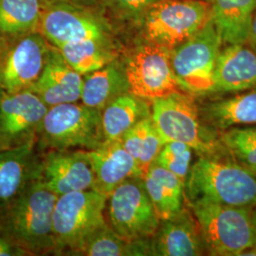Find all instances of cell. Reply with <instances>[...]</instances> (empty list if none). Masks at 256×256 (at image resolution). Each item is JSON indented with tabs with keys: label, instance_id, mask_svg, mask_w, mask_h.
I'll use <instances>...</instances> for the list:
<instances>
[{
	"label": "cell",
	"instance_id": "cell-27",
	"mask_svg": "<svg viewBox=\"0 0 256 256\" xmlns=\"http://www.w3.org/2000/svg\"><path fill=\"white\" fill-rule=\"evenodd\" d=\"M41 0H0V36L38 32Z\"/></svg>",
	"mask_w": 256,
	"mask_h": 256
},
{
	"label": "cell",
	"instance_id": "cell-11",
	"mask_svg": "<svg viewBox=\"0 0 256 256\" xmlns=\"http://www.w3.org/2000/svg\"><path fill=\"white\" fill-rule=\"evenodd\" d=\"M222 45L223 41L210 18L196 34L171 50L173 70L182 90L194 93L212 92Z\"/></svg>",
	"mask_w": 256,
	"mask_h": 256
},
{
	"label": "cell",
	"instance_id": "cell-32",
	"mask_svg": "<svg viewBox=\"0 0 256 256\" xmlns=\"http://www.w3.org/2000/svg\"><path fill=\"white\" fill-rule=\"evenodd\" d=\"M27 252L0 230V256H28Z\"/></svg>",
	"mask_w": 256,
	"mask_h": 256
},
{
	"label": "cell",
	"instance_id": "cell-35",
	"mask_svg": "<svg viewBox=\"0 0 256 256\" xmlns=\"http://www.w3.org/2000/svg\"><path fill=\"white\" fill-rule=\"evenodd\" d=\"M252 223H254V248H256V207L252 208Z\"/></svg>",
	"mask_w": 256,
	"mask_h": 256
},
{
	"label": "cell",
	"instance_id": "cell-20",
	"mask_svg": "<svg viewBox=\"0 0 256 256\" xmlns=\"http://www.w3.org/2000/svg\"><path fill=\"white\" fill-rule=\"evenodd\" d=\"M202 119L216 131L256 124V86L232 96L205 104Z\"/></svg>",
	"mask_w": 256,
	"mask_h": 256
},
{
	"label": "cell",
	"instance_id": "cell-25",
	"mask_svg": "<svg viewBox=\"0 0 256 256\" xmlns=\"http://www.w3.org/2000/svg\"><path fill=\"white\" fill-rule=\"evenodd\" d=\"M74 256H154V252L152 238L128 241L106 223L86 238Z\"/></svg>",
	"mask_w": 256,
	"mask_h": 256
},
{
	"label": "cell",
	"instance_id": "cell-19",
	"mask_svg": "<svg viewBox=\"0 0 256 256\" xmlns=\"http://www.w3.org/2000/svg\"><path fill=\"white\" fill-rule=\"evenodd\" d=\"M40 155L36 142L0 150V210L39 178Z\"/></svg>",
	"mask_w": 256,
	"mask_h": 256
},
{
	"label": "cell",
	"instance_id": "cell-16",
	"mask_svg": "<svg viewBox=\"0 0 256 256\" xmlns=\"http://www.w3.org/2000/svg\"><path fill=\"white\" fill-rule=\"evenodd\" d=\"M152 247L154 256H198L206 254L198 221L186 208L160 220V227L152 238Z\"/></svg>",
	"mask_w": 256,
	"mask_h": 256
},
{
	"label": "cell",
	"instance_id": "cell-5",
	"mask_svg": "<svg viewBox=\"0 0 256 256\" xmlns=\"http://www.w3.org/2000/svg\"><path fill=\"white\" fill-rule=\"evenodd\" d=\"M108 198L94 189L57 198L52 216L55 256H74L86 238L108 223Z\"/></svg>",
	"mask_w": 256,
	"mask_h": 256
},
{
	"label": "cell",
	"instance_id": "cell-14",
	"mask_svg": "<svg viewBox=\"0 0 256 256\" xmlns=\"http://www.w3.org/2000/svg\"><path fill=\"white\" fill-rule=\"evenodd\" d=\"M41 154L39 178L58 196L93 189L94 174L86 150H48Z\"/></svg>",
	"mask_w": 256,
	"mask_h": 256
},
{
	"label": "cell",
	"instance_id": "cell-36",
	"mask_svg": "<svg viewBox=\"0 0 256 256\" xmlns=\"http://www.w3.org/2000/svg\"><path fill=\"white\" fill-rule=\"evenodd\" d=\"M4 94H5V92H3V90L0 88V102L2 101V98H3Z\"/></svg>",
	"mask_w": 256,
	"mask_h": 256
},
{
	"label": "cell",
	"instance_id": "cell-30",
	"mask_svg": "<svg viewBox=\"0 0 256 256\" xmlns=\"http://www.w3.org/2000/svg\"><path fill=\"white\" fill-rule=\"evenodd\" d=\"M160 0H99L104 12L122 23L137 27L147 10Z\"/></svg>",
	"mask_w": 256,
	"mask_h": 256
},
{
	"label": "cell",
	"instance_id": "cell-31",
	"mask_svg": "<svg viewBox=\"0 0 256 256\" xmlns=\"http://www.w3.org/2000/svg\"><path fill=\"white\" fill-rule=\"evenodd\" d=\"M165 142L164 138L156 128L152 116L142 120L140 149L138 166L142 178L146 174L150 166L155 162Z\"/></svg>",
	"mask_w": 256,
	"mask_h": 256
},
{
	"label": "cell",
	"instance_id": "cell-13",
	"mask_svg": "<svg viewBox=\"0 0 256 256\" xmlns=\"http://www.w3.org/2000/svg\"><path fill=\"white\" fill-rule=\"evenodd\" d=\"M48 108L30 90L5 93L0 102V150L37 142Z\"/></svg>",
	"mask_w": 256,
	"mask_h": 256
},
{
	"label": "cell",
	"instance_id": "cell-23",
	"mask_svg": "<svg viewBox=\"0 0 256 256\" xmlns=\"http://www.w3.org/2000/svg\"><path fill=\"white\" fill-rule=\"evenodd\" d=\"M149 101L128 92L120 95L102 111L106 140H117L140 120L151 116Z\"/></svg>",
	"mask_w": 256,
	"mask_h": 256
},
{
	"label": "cell",
	"instance_id": "cell-37",
	"mask_svg": "<svg viewBox=\"0 0 256 256\" xmlns=\"http://www.w3.org/2000/svg\"><path fill=\"white\" fill-rule=\"evenodd\" d=\"M250 171H252V173H254V176H256V167H254V168H250Z\"/></svg>",
	"mask_w": 256,
	"mask_h": 256
},
{
	"label": "cell",
	"instance_id": "cell-12",
	"mask_svg": "<svg viewBox=\"0 0 256 256\" xmlns=\"http://www.w3.org/2000/svg\"><path fill=\"white\" fill-rule=\"evenodd\" d=\"M129 92L147 101L182 92L174 75L171 50L144 41L124 59Z\"/></svg>",
	"mask_w": 256,
	"mask_h": 256
},
{
	"label": "cell",
	"instance_id": "cell-8",
	"mask_svg": "<svg viewBox=\"0 0 256 256\" xmlns=\"http://www.w3.org/2000/svg\"><path fill=\"white\" fill-rule=\"evenodd\" d=\"M38 32L56 48L88 39L116 43L113 22L101 8L70 3L43 5Z\"/></svg>",
	"mask_w": 256,
	"mask_h": 256
},
{
	"label": "cell",
	"instance_id": "cell-24",
	"mask_svg": "<svg viewBox=\"0 0 256 256\" xmlns=\"http://www.w3.org/2000/svg\"><path fill=\"white\" fill-rule=\"evenodd\" d=\"M144 182L160 220L182 209L185 184L172 172L154 162L144 176Z\"/></svg>",
	"mask_w": 256,
	"mask_h": 256
},
{
	"label": "cell",
	"instance_id": "cell-6",
	"mask_svg": "<svg viewBox=\"0 0 256 256\" xmlns=\"http://www.w3.org/2000/svg\"><path fill=\"white\" fill-rule=\"evenodd\" d=\"M210 16L212 4L206 0H160L137 28L144 41L172 50L202 30Z\"/></svg>",
	"mask_w": 256,
	"mask_h": 256
},
{
	"label": "cell",
	"instance_id": "cell-15",
	"mask_svg": "<svg viewBox=\"0 0 256 256\" xmlns=\"http://www.w3.org/2000/svg\"><path fill=\"white\" fill-rule=\"evenodd\" d=\"M84 76L68 64L60 50L50 48L46 64L30 90L37 94L48 108L81 101Z\"/></svg>",
	"mask_w": 256,
	"mask_h": 256
},
{
	"label": "cell",
	"instance_id": "cell-10",
	"mask_svg": "<svg viewBox=\"0 0 256 256\" xmlns=\"http://www.w3.org/2000/svg\"><path fill=\"white\" fill-rule=\"evenodd\" d=\"M108 224L128 241L152 238L160 218L147 194L142 178L133 176L120 184L108 198Z\"/></svg>",
	"mask_w": 256,
	"mask_h": 256
},
{
	"label": "cell",
	"instance_id": "cell-4",
	"mask_svg": "<svg viewBox=\"0 0 256 256\" xmlns=\"http://www.w3.org/2000/svg\"><path fill=\"white\" fill-rule=\"evenodd\" d=\"M106 140L102 111L82 102H66L48 108L37 137V149L93 150Z\"/></svg>",
	"mask_w": 256,
	"mask_h": 256
},
{
	"label": "cell",
	"instance_id": "cell-1",
	"mask_svg": "<svg viewBox=\"0 0 256 256\" xmlns=\"http://www.w3.org/2000/svg\"><path fill=\"white\" fill-rule=\"evenodd\" d=\"M57 198L37 178L0 210V230L30 256L54 254L52 216Z\"/></svg>",
	"mask_w": 256,
	"mask_h": 256
},
{
	"label": "cell",
	"instance_id": "cell-3",
	"mask_svg": "<svg viewBox=\"0 0 256 256\" xmlns=\"http://www.w3.org/2000/svg\"><path fill=\"white\" fill-rule=\"evenodd\" d=\"M198 221L206 252L210 256H245L254 248L252 208L210 200L188 202Z\"/></svg>",
	"mask_w": 256,
	"mask_h": 256
},
{
	"label": "cell",
	"instance_id": "cell-17",
	"mask_svg": "<svg viewBox=\"0 0 256 256\" xmlns=\"http://www.w3.org/2000/svg\"><path fill=\"white\" fill-rule=\"evenodd\" d=\"M86 151L94 174L93 189L108 198L128 178H142L136 160L126 150L120 140H104L100 146Z\"/></svg>",
	"mask_w": 256,
	"mask_h": 256
},
{
	"label": "cell",
	"instance_id": "cell-28",
	"mask_svg": "<svg viewBox=\"0 0 256 256\" xmlns=\"http://www.w3.org/2000/svg\"><path fill=\"white\" fill-rule=\"evenodd\" d=\"M221 144L236 160L248 169L256 167V124L221 131Z\"/></svg>",
	"mask_w": 256,
	"mask_h": 256
},
{
	"label": "cell",
	"instance_id": "cell-21",
	"mask_svg": "<svg viewBox=\"0 0 256 256\" xmlns=\"http://www.w3.org/2000/svg\"><path fill=\"white\" fill-rule=\"evenodd\" d=\"M129 92L124 60L120 57L82 79L81 102L84 104L102 111L111 102Z\"/></svg>",
	"mask_w": 256,
	"mask_h": 256
},
{
	"label": "cell",
	"instance_id": "cell-38",
	"mask_svg": "<svg viewBox=\"0 0 256 256\" xmlns=\"http://www.w3.org/2000/svg\"><path fill=\"white\" fill-rule=\"evenodd\" d=\"M206 1H209V2H212V0H206Z\"/></svg>",
	"mask_w": 256,
	"mask_h": 256
},
{
	"label": "cell",
	"instance_id": "cell-18",
	"mask_svg": "<svg viewBox=\"0 0 256 256\" xmlns=\"http://www.w3.org/2000/svg\"><path fill=\"white\" fill-rule=\"evenodd\" d=\"M256 86V50L248 44L226 45L221 48L212 92L238 93Z\"/></svg>",
	"mask_w": 256,
	"mask_h": 256
},
{
	"label": "cell",
	"instance_id": "cell-9",
	"mask_svg": "<svg viewBox=\"0 0 256 256\" xmlns=\"http://www.w3.org/2000/svg\"><path fill=\"white\" fill-rule=\"evenodd\" d=\"M50 48L37 30L0 36V88L5 93L30 88L46 64Z\"/></svg>",
	"mask_w": 256,
	"mask_h": 256
},
{
	"label": "cell",
	"instance_id": "cell-34",
	"mask_svg": "<svg viewBox=\"0 0 256 256\" xmlns=\"http://www.w3.org/2000/svg\"><path fill=\"white\" fill-rule=\"evenodd\" d=\"M248 44L256 52V12L254 16V19H252V23L250 26V30Z\"/></svg>",
	"mask_w": 256,
	"mask_h": 256
},
{
	"label": "cell",
	"instance_id": "cell-22",
	"mask_svg": "<svg viewBox=\"0 0 256 256\" xmlns=\"http://www.w3.org/2000/svg\"><path fill=\"white\" fill-rule=\"evenodd\" d=\"M210 4V18L223 44H248L256 0H212Z\"/></svg>",
	"mask_w": 256,
	"mask_h": 256
},
{
	"label": "cell",
	"instance_id": "cell-2",
	"mask_svg": "<svg viewBox=\"0 0 256 256\" xmlns=\"http://www.w3.org/2000/svg\"><path fill=\"white\" fill-rule=\"evenodd\" d=\"M188 202H210L256 207V176L232 156H202L191 167L184 186Z\"/></svg>",
	"mask_w": 256,
	"mask_h": 256
},
{
	"label": "cell",
	"instance_id": "cell-29",
	"mask_svg": "<svg viewBox=\"0 0 256 256\" xmlns=\"http://www.w3.org/2000/svg\"><path fill=\"white\" fill-rule=\"evenodd\" d=\"M194 149L180 142H165L155 164L176 174L184 184L192 167Z\"/></svg>",
	"mask_w": 256,
	"mask_h": 256
},
{
	"label": "cell",
	"instance_id": "cell-33",
	"mask_svg": "<svg viewBox=\"0 0 256 256\" xmlns=\"http://www.w3.org/2000/svg\"><path fill=\"white\" fill-rule=\"evenodd\" d=\"M43 5L52 4V3H70L86 7H93V8H101L99 4V0H41Z\"/></svg>",
	"mask_w": 256,
	"mask_h": 256
},
{
	"label": "cell",
	"instance_id": "cell-7",
	"mask_svg": "<svg viewBox=\"0 0 256 256\" xmlns=\"http://www.w3.org/2000/svg\"><path fill=\"white\" fill-rule=\"evenodd\" d=\"M152 119L165 142H180L202 156L216 154L220 140L216 130L202 119L192 98L182 92L152 101Z\"/></svg>",
	"mask_w": 256,
	"mask_h": 256
},
{
	"label": "cell",
	"instance_id": "cell-26",
	"mask_svg": "<svg viewBox=\"0 0 256 256\" xmlns=\"http://www.w3.org/2000/svg\"><path fill=\"white\" fill-rule=\"evenodd\" d=\"M74 70L84 76L119 57L117 44L99 40H82L57 48Z\"/></svg>",
	"mask_w": 256,
	"mask_h": 256
}]
</instances>
